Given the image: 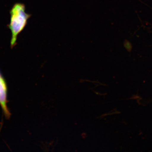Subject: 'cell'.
I'll return each mask as SVG.
<instances>
[{"instance_id": "cell-1", "label": "cell", "mask_w": 152, "mask_h": 152, "mask_svg": "<svg viewBox=\"0 0 152 152\" xmlns=\"http://www.w3.org/2000/svg\"><path fill=\"white\" fill-rule=\"evenodd\" d=\"M10 21L8 27L12 34L10 46L13 48L16 45L18 36L24 29L31 15L26 12V6L20 3L14 5L10 11Z\"/></svg>"}, {"instance_id": "cell-2", "label": "cell", "mask_w": 152, "mask_h": 152, "mask_svg": "<svg viewBox=\"0 0 152 152\" xmlns=\"http://www.w3.org/2000/svg\"><path fill=\"white\" fill-rule=\"evenodd\" d=\"M8 86L5 79L0 70V106L6 118H10L11 113L8 106Z\"/></svg>"}]
</instances>
